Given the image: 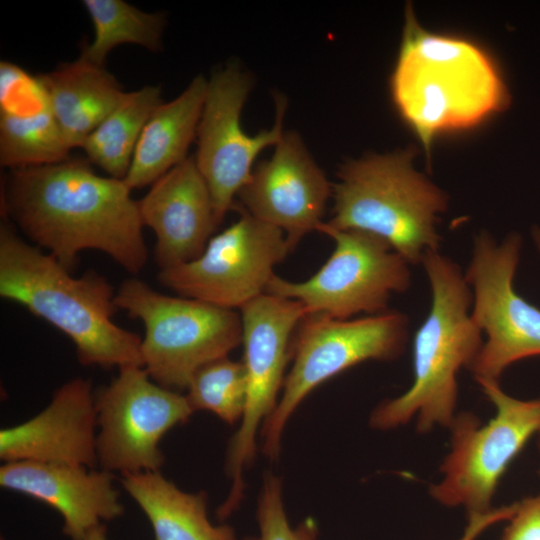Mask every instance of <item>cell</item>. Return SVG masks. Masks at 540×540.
<instances>
[{"label":"cell","instance_id":"obj_1","mask_svg":"<svg viewBox=\"0 0 540 540\" xmlns=\"http://www.w3.org/2000/svg\"><path fill=\"white\" fill-rule=\"evenodd\" d=\"M124 180L97 175L81 159L10 169L1 195L5 220L72 270L83 250L108 255L130 274L148 259L138 203Z\"/></svg>","mask_w":540,"mask_h":540},{"label":"cell","instance_id":"obj_2","mask_svg":"<svg viewBox=\"0 0 540 540\" xmlns=\"http://www.w3.org/2000/svg\"><path fill=\"white\" fill-rule=\"evenodd\" d=\"M114 289L94 270L80 277L40 247L0 226V296L26 307L74 343L79 362L103 368L143 366L142 338L118 326Z\"/></svg>","mask_w":540,"mask_h":540},{"label":"cell","instance_id":"obj_3","mask_svg":"<svg viewBox=\"0 0 540 540\" xmlns=\"http://www.w3.org/2000/svg\"><path fill=\"white\" fill-rule=\"evenodd\" d=\"M393 102L427 154L443 132L478 125L507 107L510 96L498 68L465 39L423 29L411 6L390 79Z\"/></svg>","mask_w":540,"mask_h":540},{"label":"cell","instance_id":"obj_4","mask_svg":"<svg viewBox=\"0 0 540 540\" xmlns=\"http://www.w3.org/2000/svg\"><path fill=\"white\" fill-rule=\"evenodd\" d=\"M421 264L431 305L413 339V381L403 394L373 410L369 423L374 429H394L414 417L420 433L449 428L456 416L457 374L471 366L483 345V333L471 317L472 292L460 267L439 250L426 252Z\"/></svg>","mask_w":540,"mask_h":540},{"label":"cell","instance_id":"obj_5","mask_svg":"<svg viewBox=\"0 0 540 540\" xmlns=\"http://www.w3.org/2000/svg\"><path fill=\"white\" fill-rule=\"evenodd\" d=\"M413 151L372 154L340 166L333 184V216L325 224L360 230L385 241L410 265L438 251L439 214L448 205L444 191L416 171Z\"/></svg>","mask_w":540,"mask_h":540},{"label":"cell","instance_id":"obj_6","mask_svg":"<svg viewBox=\"0 0 540 540\" xmlns=\"http://www.w3.org/2000/svg\"><path fill=\"white\" fill-rule=\"evenodd\" d=\"M115 303L144 324L141 354L150 378L174 391L187 389L201 367L242 343L241 315L235 310L165 295L137 278L121 284Z\"/></svg>","mask_w":540,"mask_h":540},{"label":"cell","instance_id":"obj_7","mask_svg":"<svg viewBox=\"0 0 540 540\" xmlns=\"http://www.w3.org/2000/svg\"><path fill=\"white\" fill-rule=\"evenodd\" d=\"M408 333V317L396 310L351 319L305 315L292 338L293 365L282 395L261 429L264 455L278 458L287 421L314 388L361 362L397 359L406 348Z\"/></svg>","mask_w":540,"mask_h":540},{"label":"cell","instance_id":"obj_8","mask_svg":"<svg viewBox=\"0 0 540 540\" xmlns=\"http://www.w3.org/2000/svg\"><path fill=\"white\" fill-rule=\"evenodd\" d=\"M477 382L496 414L486 424L471 412L456 414L449 426L451 449L440 468L443 477L430 486V495L438 503L462 506L468 514L492 509L509 464L533 435H540V399L512 397L499 381Z\"/></svg>","mask_w":540,"mask_h":540},{"label":"cell","instance_id":"obj_9","mask_svg":"<svg viewBox=\"0 0 540 540\" xmlns=\"http://www.w3.org/2000/svg\"><path fill=\"white\" fill-rule=\"evenodd\" d=\"M317 231L335 242L325 264L302 282L274 274L265 293L297 300L308 314L351 319L388 311L392 294L410 288V264L384 239L365 231L334 229L324 221Z\"/></svg>","mask_w":540,"mask_h":540},{"label":"cell","instance_id":"obj_10","mask_svg":"<svg viewBox=\"0 0 540 540\" xmlns=\"http://www.w3.org/2000/svg\"><path fill=\"white\" fill-rule=\"evenodd\" d=\"M522 237L497 242L487 231L474 237L464 273L472 292L471 317L487 339L468 368L476 381H499L513 363L540 355V309L514 289Z\"/></svg>","mask_w":540,"mask_h":540},{"label":"cell","instance_id":"obj_11","mask_svg":"<svg viewBox=\"0 0 540 540\" xmlns=\"http://www.w3.org/2000/svg\"><path fill=\"white\" fill-rule=\"evenodd\" d=\"M243 363L248 392L245 411L229 442L226 472L232 484L226 500L217 509L219 520L228 518L239 506L244 492L243 471L256 455V435L260 424L274 411L284 384V370L291 357L293 333L308 314L293 299L264 293L240 308Z\"/></svg>","mask_w":540,"mask_h":540},{"label":"cell","instance_id":"obj_12","mask_svg":"<svg viewBox=\"0 0 540 540\" xmlns=\"http://www.w3.org/2000/svg\"><path fill=\"white\" fill-rule=\"evenodd\" d=\"M97 459L111 473L160 471L162 437L193 414L186 396L154 382L143 366L119 368L96 393Z\"/></svg>","mask_w":540,"mask_h":540},{"label":"cell","instance_id":"obj_13","mask_svg":"<svg viewBox=\"0 0 540 540\" xmlns=\"http://www.w3.org/2000/svg\"><path fill=\"white\" fill-rule=\"evenodd\" d=\"M252 86V77L237 61L216 69L207 80L194 159L209 188L219 224L235 208V197L250 180L257 155L275 146L284 134L286 100L279 94H275L273 127L254 136L243 131L240 116Z\"/></svg>","mask_w":540,"mask_h":540},{"label":"cell","instance_id":"obj_14","mask_svg":"<svg viewBox=\"0 0 540 540\" xmlns=\"http://www.w3.org/2000/svg\"><path fill=\"white\" fill-rule=\"evenodd\" d=\"M234 209L240 218L212 236L198 258L159 270L164 287L233 310L266 292L274 267L292 251L281 229Z\"/></svg>","mask_w":540,"mask_h":540},{"label":"cell","instance_id":"obj_15","mask_svg":"<svg viewBox=\"0 0 540 540\" xmlns=\"http://www.w3.org/2000/svg\"><path fill=\"white\" fill-rule=\"evenodd\" d=\"M270 159L259 163L239 191V207L283 231L293 249L318 229L333 184L318 166L300 135L284 132Z\"/></svg>","mask_w":540,"mask_h":540},{"label":"cell","instance_id":"obj_16","mask_svg":"<svg viewBox=\"0 0 540 540\" xmlns=\"http://www.w3.org/2000/svg\"><path fill=\"white\" fill-rule=\"evenodd\" d=\"M0 458L96 468L97 408L90 380L61 385L37 415L0 431Z\"/></svg>","mask_w":540,"mask_h":540},{"label":"cell","instance_id":"obj_17","mask_svg":"<svg viewBox=\"0 0 540 540\" xmlns=\"http://www.w3.org/2000/svg\"><path fill=\"white\" fill-rule=\"evenodd\" d=\"M137 203L143 226L155 234L160 270L198 258L220 225L194 156L156 180Z\"/></svg>","mask_w":540,"mask_h":540},{"label":"cell","instance_id":"obj_18","mask_svg":"<svg viewBox=\"0 0 540 540\" xmlns=\"http://www.w3.org/2000/svg\"><path fill=\"white\" fill-rule=\"evenodd\" d=\"M114 479L109 471L77 465L14 461L0 467L1 487L56 510L63 519L62 532L70 540H85L102 521L123 515Z\"/></svg>","mask_w":540,"mask_h":540},{"label":"cell","instance_id":"obj_19","mask_svg":"<svg viewBox=\"0 0 540 540\" xmlns=\"http://www.w3.org/2000/svg\"><path fill=\"white\" fill-rule=\"evenodd\" d=\"M68 146L38 77L0 63V163L10 169L69 158Z\"/></svg>","mask_w":540,"mask_h":540},{"label":"cell","instance_id":"obj_20","mask_svg":"<svg viewBox=\"0 0 540 540\" xmlns=\"http://www.w3.org/2000/svg\"><path fill=\"white\" fill-rule=\"evenodd\" d=\"M38 77L70 149L81 147L127 93L104 65L82 56Z\"/></svg>","mask_w":540,"mask_h":540},{"label":"cell","instance_id":"obj_21","mask_svg":"<svg viewBox=\"0 0 540 540\" xmlns=\"http://www.w3.org/2000/svg\"><path fill=\"white\" fill-rule=\"evenodd\" d=\"M207 79L195 76L175 99L161 103L145 124L123 179L131 189L153 184L188 156L196 137Z\"/></svg>","mask_w":540,"mask_h":540},{"label":"cell","instance_id":"obj_22","mask_svg":"<svg viewBox=\"0 0 540 540\" xmlns=\"http://www.w3.org/2000/svg\"><path fill=\"white\" fill-rule=\"evenodd\" d=\"M120 481L148 518L154 540H237L231 526L210 522L204 492H185L160 471L126 473Z\"/></svg>","mask_w":540,"mask_h":540},{"label":"cell","instance_id":"obj_23","mask_svg":"<svg viewBox=\"0 0 540 540\" xmlns=\"http://www.w3.org/2000/svg\"><path fill=\"white\" fill-rule=\"evenodd\" d=\"M162 103L159 86L127 92L119 106L85 139L81 148L89 162L110 177L123 180L142 130Z\"/></svg>","mask_w":540,"mask_h":540},{"label":"cell","instance_id":"obj_24","mask_svg":"<svg viewBox=\"0 0 540 540\" xmlns=\"http://www.w3.org/2000/svg\"><path fill=\"white\" fill-rule=\"evenodd\" d=\"M95 36L85 44L80 56L104 65L106 56L116 46L130 43L156 52L161 47L165 25L163 13H147L122 0H84Z\"/></svg>","mask_w":540,"mask_h":540},{"label":"cell","instance_id":"obj_25","mask_svg":"<svg viewBox=\"0 0 540 540\" xmlns=\"http://www.w3.org/2000/svg\"><path fill=\"white\" fill-rule=\"evenodd\" d=\"M247 392L244 363L227 356L201 367L193 375L185 396L194 412L210 411L232 425L242 419Z\"/></svg>","mask_w":540,"mask_h":540},{"label":"cell","instance_id":"obj_26","mask_svg":"<svg viewBox=\"0 0 540 540\" xmlns=\"http://www.w3.org/2000/svg\"><path fill=\"white\" fill-rule=\"evenodd\" d=\"M258 540H317L316 522L307 518L297 526L289 523L282 498L281 480L272 473L263 479L257 506Z\"/></svg>","mask_w":540,"mask_h":540},{"label":"cell","instance_id":"obj_27","mask_svg":"<svg viewBox=\"0 0 540 540\" xmlns=\"http://www.w3.org/2000/svg\"><path fill=\"white\" fill-rule=\"evenodd\" d=\"M502 540H540V495L517 502Z\"/></svg>","mask_w":540,"mask_h":540},{"label":"cell","instance_id":"obj_28","mask_svg":"<svg viewBox=\"0 0 540 540\" xmlns=\"http://www.w3.org/2000/svg\"><path fill=\"white\" fill-rule=\"evenodd\" d=\"M517 503L490 509L483 513L469 514L468 524L459 540H476L487 528L503 520H509L515 513Z\"/></svg>","mask_w":540,"mask_h":540},{"label":"cell","instance_id":"obj_29","mask_svg":"<svg viewBox=\"0 0 540 540\" xmlns=\"http://www.w3.org/2000/svg\"><path fill=\"white\" fill-rule=\"evenodd\" d=\"M85 540H108L105 525L101 524L92 529L87 534Z\"/></svg>","mask_w":540,"mask_h":540},{"label":"cell","instance_id":"obj_30","mask_svg":"<svg viewBox=\"0 0 540 540\" xmlns=\"http://www.w3.org/2000/svg\"><path fill=\"white\" fill-rule=\"evenodd\" d=\"M531 236L536 248L540 252V227L534 226L531 230Z\"/></svg>","mask_w":540,"mask_h":540},{"label":"cell","instance_id":"obj_31","mask_svg":"<svg viewBox=\"0 0 540 540\" xmlns=\"http://www.w3.org/2000/svg\"><path fill=\"white\" fill-rule=\"evenodd\" d=\"M242 540H258V537L247 536L243 538Z\"/></svg>","mask_w":540,"mask_h":540},{"label":"cell","instance_id":"obj_32","mask_svg":"<svg viewBox=\"0 0 540 540\" xmlns=\"http://www.w3.org/2000/svg\"><path fill=\"white\" fill-rule=\"evenodd\" d=\"M538 448H539V452H540V435H539V440H538Z\"/></svg>","mask_w":540,"mask_h":540},{"label":"cell","instance_id":"obj_33","mask_svg":"<svg viewBox=\"0 0 540 540\" xmlns=\"http://www.w3.org/2000/svg\"><path fill=\"white\" fill-rule=\"evenodd\" d=\"M538 474H539V476H540V470H539Z\"/></svg>","mask_w":540,"mask_h":540},{"label":"cell","instance_id":"obj_34","mask_svg":"<svg viewBox=\"0 0 540 540\" xmlns=\"http://www.w3.org/2000/svg\"><path fill=\"white\" fill-rule=\"evenodd\" d=\"M1 540H3V538H1Z\"/></svg>","mask_w":540,"mask_h":540}]
</instances>
